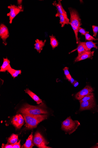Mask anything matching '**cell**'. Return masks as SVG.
Segmentation results:
<instances>
[{
  "mask_svg": "<svg viewBox=\"0 0 98 148\" xmlns=\"http://www.w3.org/2000/svg\"><path fill=\"white\" fill-rule=\"evenodd\" d=\"M46 108L45 105L43 102L38 106H33L26 104L23 106L18 113L35 115L47 114L48 112Z\"/></svg>",
  "mask_w": 98,
  "mask_h": 148,
  "instance_id": "6da1fadb",
  "label": "cell"
},
{
  "mask_svg": "<svg viewBox=\"0 0 98 148\" xmlns=\"http://www.w3.org/2000/svg\"><path fill=\"white\" fill-rule=\"evenodd\" d=\"M68 9L70 15L69 24L71 25L75 34L76 44H78L80 40L78 37V30L79 27L82 25L81 20L76 9L72 8H69Z\"/></svg>",
  "mask_w": 98,
  "mask_h": 148,
  "instance_id": "7a4b0ae2",
  "label": "cell"
},
{
  "mask_svg": "<svg viewBox=\"0 0 98 148\" xmlns=\"http://www.w3.org/2000/svg\"><path fill=\"white\" fill-rule=\"evenodd\" d=\"M22 116L26 123V127L31 129L36 128L40 122L47 119V114L37 115L22 114Z\"/></svg>",
  "mask_w": 98,
  "mask_h": 148,
  "instance_id": "3957f363",
  "label": "cell"
},
{
  "mask_svg": "<svg viewBox=\"0 0 98 148\" xmlns=\"http://www.w3.org/2000/svg\"><path fill=\"white\" fill-rule=\"evenodd\" d=\"M80 125V123L78 121L73 120L71 116H69L62 122V129L70 134L75 131Z\"/></svg>",
  "mask_w": 98,
  "mask_h": 148,
  "instance_id": "277c9868",
  "label": "cell"
},
{
  "mask_svg": "<svg viewBox=\"0 0 98 148\" xmlns=\"http://www.w3.org/2000/svg\"><path fill=\"white\" fill-rule=\"evenodd\" d=\"M10 10V12L7 14V16L9 18V23L11 24L13 20L20 12L24 11V8L21 5L18 6L14 5H11L8 7Z\"/></svg>",
  "mask_w": 98,
  "mask_h": 148,
  "instance_id": "5b68a950",
  "label": "cell"
},
{
  "mask_svg": "<svg viewBox=\"0 0 98 148\" xmlns=\"http://www.w3.org/2000/svg\"><path fill=\"white\" fill-rule=\"evenodd\" d=\"M33 143L39 148H51L47 146L49 143L43 136L39 132H36L34 136Z\"/></svg>",
  "mask_w": 98,
  "mask_h": 148,
  "instance_id": "8992f818",
  "label": "cell"
},
{
  "mask_svg": "<svg viewBox=\"0 0 98 148\" xmlns=\"http://www.w3.org/2000/svg\"><path fill=\"white\" fill-rule=\"evenodd\" d=\"M93 90V88L91 86L87 85L76 94L75 96V98L76 99L80 101L90 93L92 92Z\"/></svg>",
  "mask_w": 98,
  "mask_h": 148,
  "instance_id": "52a82bcc",
  "label": "cell"
},
{
  "mask_svg": "<svg viewBox=\"0 0 98 148\" xmlns=\"http://www.w3.org/2000/svg\"><path fill=\"white\" fill-rule=\"evenodd\" d=\"M8 28L5 24L1 23L0 25V37L3 41V44L5 46L7 45L6 40L9 37Z\"/></svg>",
  "mask_w": 98,
  "mask_h": 148,
  "instance_id": "ba28073f",
  "label": "cell"
},
{
  "mask_svg": "<svg viewBox=\"0 0 98 148\" xmlns=\"http://www.w3.org/2000/svg\"><path fill=\"white\" fill-rule=\"evenodd\" d=\"M24 119L21 114H18L14 116L11 123L16 128L20 129L24 124Z\"/></svg>",
  "mask_w": 98,
  "mask_h": 148,
  "instance_id": "9c48e42d",
  "label": "cell"
},
{
  "mask_svg": "<svg viewBox=\"0 0 98 148\" xmlns=\"http://www.w3.org/2000/svg\"><path fill=\"white\" fill-rule=\"evenodd\" d=\"M95 51H87L84 52L78 56L75 59L74 62H77L87 59H92L93 57L94 56Z\"/></svg>",
  "mask_w": 98,
  "mask_h": 148,
  "instance_id": "30bf717a",
  "label": "cell"
},
{
  "mask_svg": "<svg viewBox=\"0 0 98 148\" xmlns=\"http://www.w3.org/2000/svg\"><path fill=\"white\" fill-rule=\"evenodd\" d=\"M80 110L81 111L90 110L95 106L94 100L80 103Z\"/></svg>",
  "mask_w": 98,
  "mask_h": 148,
  "instance_id": "8fae6325",
  "label": "cell"
},
{
  "mask_svg": "<svg viewBox=\"0 0 98 148\" xmlns=\"http://www.w3.org/2000/svg\"><path fill=\"white\" fill-rule=\"evenodd\" d=\"M61 1H62L59 0L58 1V3H57L55 1L53 3V5L57 8V12H58L60 14L64 16L67 19L69 20L68 18L66 12L62 6Z\"/></svg>",
  "mask_w": 98,
  "mask_h": 148,
  "instance_id": "7c38bea8",
  "label": "cell"
},
{
  "mask_svg": "<svg viewBox=\"0 0 98 148\" xmlns=\"http://www.w3.org/2000/svg\"><path fill=\"white\" fill-rule=\"evenodd\" d=\"M46 41L47 40L46 39L44 41H43L42 40L37 39L35 40V43L34 45V49H36L39 53H40L41 51L43 50Z\"/></svg>",
  "mask_w": 98,
  "mask_h": 148,
  "instance_id": "4fadbf2b",
  "label": "cell"
},
{
  "mask_svg": "<svg viewBox=\"0 0 98 148\" xmlns=\"http://www.w3.org/2000/svg\"><path fill=\"white\" fill-rule=\"evenodd\" d=\"M80 42L84 48L87 51H91V49L93 48H95L96 49H98V47L96 45L97 43L94 42L93 41L87 42Z\"/></svg>",
  "mask_w": 98,
  "mask_h": 148,
  "instance_id": "5bb4252c",
  "label": "cell"
},
{
  "mask_svg": "<svg viewBox=\"0 0 98 148\" xmlns=\"http://www.w3.org/2000/svg\"><path fill=\"white\" fill-rule=\"evenodd\" d=\"M24 91L37 104H40L43 103V101L39 97L28 88L26 89Z\"/></svg>",
  "mask_w": 98,
  "mask_h": 148,
  "instance_id": "9a60e30c",
  "label": "cell"
},
{
  "mask_svg": "<svg viewBox=\"0 0 98 148\" xmlns=\"http://www.w3.org/2000/svg\"><path fill=\"white\" fill-rule=\"evenodd\" d=\"M3 59V63L1 67L0 72H5L6 71H7L11 68L10 65V61L9 60H8L7 58H4Z\"/></svg>",
  "mask_w": 98,
  "mask_h": 148,
  "instance_id": "2e32d148",
  "label": "cell"
},
{
  "mask_svg": "<svg viewBox=\"0 0 98 148\" xmlns=\"http://www.w3.org/2000/svg\"><path fill=\"white\" fill-rule=\"evenodd\" d=\"M32 133L27 139L25 143L22 147L23 148H32L34 146L33 142V136Z\"/></svg>",
  "mask_w": 98,
  "mask_h": 148,
  "instance_id": "e0dca14e",
  "label": "cell"
},
{
  "mask_svg": "<svg viewBox=\"0 0 98 148\" xmlns=\"http://www.w3.org/2000/svg\"><path fill=\"white\" fill-rule=\"evenodd\" d=\"M55 17H58L60 19V23L62 27H64L65 25H68L70 22V20H68L63 15L60 14L58 12L56 14Z\"/></svg>",
  "mask_w": 98,
  "mask_h": 148,
  "instance_id": "ac0fdd59",
  "label": "cell"
},
{
  "mask_svg": "<svg viewBox=\"0 0 98 148\" xmlns=\"http://www.w3.org/2000/svg\"><path fill=\"white\" fill-rule=\"evenodd\" d=\"M50 38V44L53 49L57 47L59 43L57 39L53 35L49 36Z\"/></svg>",
  "mask_w": 98,
  "mask_h": 148,
  "instance_id": "d6986e66",
  "label": "cell"
},
{
  "mask_svg": "<svg viewBox=\"0 0 98 148\" xmlns=\"http://www.w3.org/2000/svg\"><path fill=\"white\" fill-rule=\"evenodd\" d=\"M78 44V45L77 48L72 51L71 52H70L69 53H71L72 52L77 50L78 52V56H79L82 53L87 51L81 43L80 41V40Z\"/></svg>",
  "mask_w": 98,
  "mask_h": 148,
  "instance_id": "ffe728a7",
  "label": "cell"
},
{
  "mask_svg": "<svg viewBox=\"0 0 98 148\" xmlns=\"http://www.w3.org/2000/svg\"><path fill=\"white\" fill-rule=\"evenodd\" d=\"M7 71L11 74L14 78L18 77L19 75L21 74L22 73L21 70H16L12 68L9 69Z\"/></svg>",
  "mask_w": 98,
  "mask_h": 148,
  "instance_id": "44dd1931",
  "label": "cell"
},
{
  "mask_svg": "<svg viewBox=\"0 0 98 148\" xmlns=\"http://www.w3.org/2000/svg\"><path fill=\"white\" fill-rule=\"evenodd\" d=\"M18 140V136L17 134H13L9 138L8 141L10 144H14L17 143Z\"/></svg>",
  "mask_w": 98,
  "mask_h": 148,
  "instance_id": "7402d4cb",
  "label": "cell"
},
{
  "mask_svg": "<svg viewBox=\"0 0 98 148\" xmlns=\"http://www.w3.org/2000/svg\"><path fill=\"white\" fill-rule=\"evenodd\" d=\"M93 100H94V94L93 92H91L80 100L79 102L80 103Z\"/></svg>",
  "mask_w": 98,
  "mask_h": 148,
  "instance_id": "603a6c76",
  "label": "cell"
},
{
  "mask_svg": "<svg viewBox=\"0 0 98 148\" xmlns=\"http://www.w3.org/2000/svg\"><path fill=\"white\" fill-rule=\"evenodd\" d=\"M63 70L66 79L69 81V80L72 77L69 73L68 68L67 67H65L63 69Z\"/></svg>",
  "mask_w": 98,
  "mask_h": 148,
  "instance_id": "cb8c5ba5",
  "label": "cell"
},
{
  "mask_svg": "<svg viewBox=\"0 0 98 148\" xmlns=\"http://www.w3.org/2000/svg\"><path fill=\"white\" fill-rule=\"evenodd\" d=\"M85 37L86 38V41H96L97 40V38H95L93 36H92L89 34V32H88V33L86 34L85 35Z\"/></svg>",
  "mask_w": 98,
  "mask_h": 148,
  "instance_id": "d4e9b609",
  "label": "cell"
},
{
  "mask_svg": "<svg viewBox=\"0 0 98 148\" xmlns=\"http://www.w3.org/2000/svg\"><path fill=\"white\" fill-rule=\"evenodd\" d=\"M93 30V36L96 37L97 33L98 32V26L93 25L92 26Z\"/></svg>",
  "mask_w": 98,
  "mask_h": 148,
  "instance_id": "484cf974",
  "label": "cell"
},
{
  "mask_svg": "<svg viewBox=\"0 0 98 148\" xmlns=\"http://www.w3.org/2000/svg\"><path fill=\"white\" fill-rule=\"evenodd\" d=\"M78 32L80 33L82 35H85L88 32H87L85 29H84L81 27H79L78 30Z\"/></svg>",
  "mask_w": 98,
  "mask_h": 148,
  "instance_id": "4316f807",
  "label": "cell"
},
{
  "mask_svg": "<svg viewBox=\"0 0 98 148\" xmlns=\"http://www.w3.org/2000/svg\"><path fill=\"white\" fill-rule=\"evenodd\" d=\"M13 144H3L2 146V148H13Z\"/></svg>",
  "mask_w": 98,
  "mask_h": 148,
  "instance_id": "83f0119b",
  "label": "cell"
},
{
  "mask_svg": "<svg viewBox=\"0 0 98 148\" xmlns=\"http://www.w3.org/2000/svg\"><path fill=\"white\" fill-rule=\"evenodd\" d=\"M21 140H20L19 142H17L13 144V148H20L21 147L20 144Z\"/></svg>",
  "mask_w": 98,
  "mask_h": 148,
  "instance_id": "f1b7e54d",
  "label": "cell"
},
{
  "mask_svg": "<svg viewBox=\"0 0 98 148\" xmlns=\"http://www.w3.org/2000/svg\"><path fill=\"white\" fill-rule=\"evenodd\" d=\"M79 84V83L77 81L75 80L73 84L74 85V86L75 87H76L78 86Z\"/></svg>",
  "mask_w": 98,
  "mask_h": 148,
  "instance_id": "f546056e",
  "label": "cell"
},
{
  "mask_svg": "<svg viewBox=\"0 0 98 148\" xmlns=\"http://www.w3.org/2000/svg\"><path fill=\"white\" fill-rule=\"evenodd\" d=\"M75 80L72 77L70 80H69V81L72 84H73Z\"/></svg>",
  "mask_w": 98,
  "mask_h": 148,
  "instance_id": "4dcf8cb0",
  "label": "cell"
},
{
  "mask_svg": "<svg viewBox=\"0 0 98 148\" xmlns=\"http://www.w3.org/2000/svg\"><path fill=\"white\" fill-rule=\"evenodd\" d=\"M92 148H98V143L97 144V145H96L95 146L93 147Z\"/></svg>",
  "mask_w": 98,
  "mask_h": 148,
  "instance_id": "1f68e13d",
  "label": "cell"
}]
</instances>
